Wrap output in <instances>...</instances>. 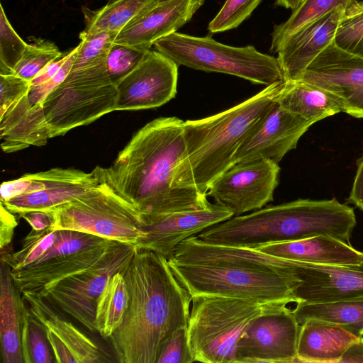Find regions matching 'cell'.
I'll return each instance as SVG.
<instances>
[{"mask_svg":"<svg viewBox=\"0 0 363 363\" xmlns=\"http://www.w3.org/2000/svg\"><path fill=\"white\" fill-rule=\"evenodd\" d=\"M167 262L191 296L216 295L262 304L297 301L294 261L256 249L211 244L193 235L179 244Z\"/></svg>","mask_w":363,"mask_h":363,"instance_id":"obj_1","label":"cell"},{"mask_svg":"<svg viewBox=\"0 0 363 363\" xmlns=\"http://www.w3.org/2000/svg\"><path fill=\"white\" fill-rule=\"evenodd\" d=\"M122 273L128 307L108 340L120 363H157L168 337L187 326L192 296L153 251L137 249Z\"/></svg>","mask_w":363,"mask_h":363,"instance_id":"obj_2","label":"cell"},{"mask_svg":"<svg viewBox=\"0 0 363 363\" xmlns=\"http://www.w3.org/2000/svg\"><path fill=\"white\" fill-rule=\"evenodd\" d=\"M184 148V121L157 118L133 135L113 165L101 167V174L144 214L204 207L210 203L206 195L174 187V172Z\"/></svg>","mask_w":363,"mask_h":363,"instance_id":"obj_3","label":"cell"},{"mask_svg":"<svg viewBox=\"0 0 363 363\" xmlns=\"http://www.w3.org/2000/svg\"><path fill=\"white\" fill-rule=\"evenodd\" d=\"M284 83L281 79L267 86L217 114L184 121L185 148L174 172V187L206 195L211 183L234 164L240 145Z\"/></svg>","mask_w":363,"mask_h":363,"instance_id":"obj_4","label":"cell"},{"mask_svg":"<svg viewBox=\"0 0 363 363\" xmlns=\"http://www.w3.org/2000/svg\"><path fill=\"white\" fill-rule=\"evenodd\" d=\"M270 304L216 295L192 296L187 339L194 362L235 363L239 339Z\"/></svg>","mask_w":363,"mask_h":363,"instance_id":"obj_5","label":"cell"},{"mask_svg":"<svg viewBox=\"0 0 363 363\" xmlns=\"http://www.w3.org/2000/svg\"><path fill=\"white\" fill-rule=\"evenodd\" d=\"M153 46L178 65L194 69L230 74L266 86L284 79L278 58L262 53L252 45L234 47L210 37L174 32Z\"/></svg>","mask_w":363,"mask_h":363,"instance_id":"obj_6","label":"cell"},{"mask_svg":"<svg viewBox=\"0 0 363 363\" xmlns=\"http://www.w3.org/2000/svg\"><path fill=\"white\" fill-rule=\"evenodd\" d=\"M74 200L53 211L55 230L69 229L137 245L145 237L142 212L102 177Z\"/></svg>","mask_w":363,"mask_h":363,"instance_id":"obj_7","label":"cell"},{"mask_svg":"<svg viewBox=\"0 0 363 363\" xmlns=\"http://www.w3.org/2000/svg\"><path fill=\"white\" fill-rule=\"evenodd\" d=\"M136 250L135 245L114 240L96 263L35 294L72 316L89 330L96 331L98 298L109 279L126 269Z\"/></svg>","mask_w":363,"mask_h":363,"instance_id":"obj_8","label":"cell"},{"mask_svg":"<svg viewBox=\"0 0 363 363\" xmlns=\"http://www.w3.org/2000/svg\"><path fill=\"white\" fill-rule=\"evenodd\" d=\"M116 97V86L109 78L65 80L43 104L50 138L115 111Z\"/></svg>","mask_w":363,"mask_h":363,"instance_id":"obj_9","label":"cell"},{"mask_svg":"<svg viewBox=\"0 0 363 363\" xmlns=\"http://www.w3.org/2000/svg\"><path fill=\"white\" fill-rule=\"evenodd\" d=\"M287 305L272 303L250 323L237 343L235 363L296 362L300 324Z\"/></svg>","mask_w":363,"mask_h":363,"instance_id":"obj_10","label":"cell"},{"mask_svg":"<svg viewBox=\"0 0 363 363\" xmlns=\"http://www.w3.org/2000/svg\"><path fill=\"white\" fill-rule=\"evenodd\" d=\"M279 164L267 159L236 163L216 179L206 195L234 216L263 208L274 199Z\"/></svg>","mask_w":363,"mask_h":363,"instance_id":"obj_11","label":"cell"},{"mask_svg":"<svg viewBox=\"0 0 363 363\" xmlns=\"http://www.w3.org/2000/svg\"><path fill=\"white\" fill-rule=\"evenodd\" d=\"M298 80L329 93L342 112L363 118V58L340 49L333 42L311 62Z\"/></svg>","mask_w":363,"mask_h":363,"instance_id":"obj_12","label":"cell"},{"mask_svg":"<svg viewBox=\"0 0 363 363\" xmlns=\"http://www.w3.org/2000/svg\"><path fill=\"white\" fill-rule=\"evenodd\" d=\"M179 65L157 51L149 50L141 62L116 84L115 111L161 106L177 94Z\"/></svg>","mask_w":363,"mask_h":363,"instance_id":"obj_13","label":"cell"},{"mask_svg":"<svg viewBox=\"0 0 363 363\" xmlns=\"http://www.w3.org/2000/svg\"><path fill=\"white\" fill-rule=\"evenodd\" d=\"M312 125L274 101L244 139L235 155L234 164L262 159L279 164L296 147L301 137Z\"/></svg>","mask_w":363,"mask_h":363,"instance_id":"obj_14","label":"cell"},{"mask_svg":"<svg viewBox=\"0 0 363 363\" xmlns=\"http://www.w3.org/2000/svg\"><path fill=\"white\" fill-rule=\"evenodd\" d=\"M233 216L230 210L216 202L183 211L142 213L145 237L138 242L136 247L153 251L168 259L179 244L186 238Z\"/></svg>","mask_w":363,"mask_h":363,"instance_id":"obj_15","label":"cell"},{"mask_svg":"<svg viewBox=\"0 0 363 363\" xmlns=\"http://www.w3.org/2000/svg\"><path fill=\"white\" fill-rule=\"evenodd\" d=\"M293 294L296 303L363 298V263L341 266L295 262Z\"/></svg>","mask_w":363,"mask_h":363,"instance_id":"obj_16","label":"cell"},{"mask_svg":"<svg viewBox=\"0 0 363 363\" xmlns=\"http://www.w3.org/2000/svg\"><path fill=\"white\" fill-rule=\"evenodd\" d=\"M21 294L30 313L44 328L57 363L109 362L94 341L62 318L45 298L30 292Z\"/></svg>","mask_w":363,"mask_h":363,"instance_id":"obj_17","label":"cell"},{"mask_svg":"<svg viewBox=\"0 0 363 363\" xmlns=\"http://www.w3.org/2000/svg\"><path fill=\"white\" fill-rule=\"evenodd\" d=\"M204 2L205 0H172L157 4L118 32L114 43L148 51L156 41L189 22Z\"/></svg>","mask_w":363,"mask_h":363,"instance_id":"obj_18","label":"cell"},{"mask_svg":"<svg viewBox=\"0 0 363 363\" xmlns=\"http://www.w3.org/2000/svg\"><path fill=\"white\" fill-rule=\"evenodd\" d=\"M40 173L45 188L2 202L9 211L20 216L28 211H53L74 200L100 181L99 167L91 173L60 167Z\"/></svg>","mask_w":363,"mask_h":363,"instance_id":"obj_19","label":"cell"},{"mask_svg":"<svg viewBox=\"0 0 363 363\" xmlns=\"http://www.w3.org/2000/svg\"><path fill=\"white\" fill-rule=\"evenodd\" d=\"M345 10L336 8L283 43L277 53L285 81L298 80L311 62L333 42Z\"/></svg>","mask_w":363,"mask_h":363,"instance_id":"obj_20","label":"cell"},{"mask_svg":"<svg viewBox=\"0 0 363 363\" xmlns=\"http://www.w3.org/2000/svg\"><path fill=\"white\" fill-rule=\"evenodd\" d=\"M256 250L279 258L307 264L358 266L363 263V252L354 248L350 242L327 235L269 244Z\"/></svg>","mask_w":363,"mask_h":363,"instance_id":"obj_21","label":"cell"},{"mask_svg":"<svg viewBox=\"0 0 363 363\" xmlns=\"http://www.w3.org/2000/svg\"><path fill=\"white\" fill-rule=\"evenodd\" d=\"M49 138L43 104L31 105L28 94L0 113V141L4 152L43 146Z\"/></svg>","mask_w":363,"mask_h":363,"instance_id":"obj_22","label":"cell"},{"mask_svg":"<svg viewBox=\"0 0 363 363\" xmlns=\"http://www.w3.org/2000/svg\"><path fill=\"white\" fill-rule=\"evenodd\" d=\"M359 338L336 324L308 320L300 325L296 362L339 363Z\"/></svg>","mask_w":363,"mask_h":363,"instance_id":"obj_23","label":"cell"},{"mask_svg":"<svg viewBox=\"0 0 363 363\" xmlns=\"http://www.w3.org/2000/svg\"><path fill=\"white\" fill-rule=\"evenodd\" d=\"M0 349L2 363H23L21 345L23 299L11 274L10 267L1 261Z\"/></svg>","mask_w":363,"mask_h":363,"instance_id":"obj_24","label":"cell"},{"mask_svg":"<svg viewBox=\"0 0 363 363\" xmlns=\"http://www.w3.org/2000/svg\"><path fill=\"white\" fill-rule=\"evenodd\" d=\"M275 101L285 110L313 124L342 112L329 93L301 80L285 81Z\"/></svg>","mask_w":363,"mask_h":363,"instance_id":"obj_25","label":"cell"},{"mask_svg":"<svg viewBox=\"0 0 363 363\" xmlns=\"http://www.w3.org/2000/svg\"><path fill=\"white\" fill-rule=\"evenodd\" d=\"M118 33L81 32L72 69L65 80H91L108 77L106 61Z\"/></svg>","mask_w":363,"mask_h":363,"instance_id":"obj_26","label":"cell"},{"mask_svg":"<svg viewBox=\"0 0 363 363\" xmlns=\"http://www.w3.org/2000/svg\"><path fill=\"white\" fill-rule=\"evenodd\" d=\"M293 313L300 325L308 320H319L340 325L357 337H363V298L298 302Z\"/></svg>","mask_w":363,"mask_h":363,"instance_id":"obj_27","label":"cell"},{"mask_svg":"<svg viewBox=\"0 0 363 363\" xmlns=\"http://www.w3.org/2000/svg\"><path fill=\"white\" fill-rule=\"evenodd\" d=\"M157 4V0H113L104 7L91 11L84 9V33L120 32L132 20Z\"/></svg>","mask_w":363,"mask_h":363,"instance_id":"obj_28","label":"cell"},{"mask_svg":"<svg viewBox=\"0 0 363 363\" xmlns=\"http://www.w3.org/2000/svg\"><path fill=\"white\" fill-rule=\"evenodd\" d=\"M128 303V287L122 272L116 273L100 294L96 308V331L108 339L121 325Z\"/></svg>","mask_w":363,"mask_h":363,"instance_id":"obj_29","label":"cell"},{"mask_svg":"<svg viewBox=\"0 0 363 363\" xmlns=\"http://www.w3.org/2000/svg\"><path fill=\"white\" fill-rule=\"evenodd\" d=\"M354 0H303L284 23L274 26L270 51L277 52L291 35L337 7L346 9Z\"/></svg>","mask_w":363,"mask_h":363,"instance_id":"obj_30","label":"cell"},{"mask_svg":"<svg viewBox=\"0 0 363 363\" xmlns=\"http://www.w3.org/2000/svg\"><path fill=\"white\" fill-rule=\"evenodd\" d=\"M21 345L23 363L56 362L44 328L30 313L24 300Z\"/></svg>","mask_w":363,"mask_h":363,"instance_id":"obj_31","label":"cell"},{"mask_svg":"<svg viewBox=\"0 0 363 363\" xmlns=\"http://www.w3.org/2000/svg\"><path fill=\"white\" fill-rule=\"evenodd\" d=\"M108 240L81 231L58 229L56 239L50 248L37 261L28 266L41 267L55 264L82 251L98 247Z\"/></svg>","mask_w":363,"mask_h":363,"instance_id":"obj_32","label":"cell"},{"mask_svg":"<svg viewBox=\"0 0 363 363\" xmlns=\"http://www.w3.org/2000/svg\"><path fill=\"white\" fill-rule=\"evenodd\" d=\"M57 230L52 226L43 230L31 231L24 238L18 251H1V261L6 263L11 270L32 264L42 257L53 245Z\"/></svg>","mask_w":363,"mask_h":363,"instance_id":"obj_33","label":"cell"},{"mask_svg":"<svg viewBox=\"0 0 363 363\" xmlns=\"http://www.w3.org/2000/svg\"><path fill=\"white\" fill-rule=\"evenodd\" d=\"M333 43L340 49L363 58V1L354 0L344 11Z\"/></svg>","mask_w":363,"mask_h":363,"instance_id":"obj_34","label":"cell"},{"mask_svg":"<svg viewBox=\"0 0 363 363\" xmlns=\"http://www.w3.org/2000/svg\"><path fill=\"white\" fill-rule=\"evenodd\" d=\"M65 54L53 42L33 38L13 74L30 82L45 67Z\"/></svg>","mask_w":363,"mask_h":363,"instance_id":"obj_35","label":"cell"},{"mask_svg":"<svg viewBox=\"0 0 363 363\" xmlns=\"http://www.w3.org/2000/svg\"><path fill=\"white\" fill-rule=\"evenodd\" d=\"M26 43L15 31L0 4V74H12L26 51Z\"/></svg>","mask_w":363,"mask_h":363,"instance_id":"obj_36","label":"cell"},{"mask_svg":"<svg viewBox=\"0 0 363 363\" xmlns=\"http://www.w3.org/2000/svg\"><path fill=\"white\" fill-rule=\"evenodd\" d=\"M262 0H226L223 6L208 23L212 33L237 28L248 18Z\"/></svg>","mask_w":363,"mask_h":363,"instance_id":"obj_37","label":"cell"},{"mask_svg":"<svg viewBox=\"0 0 363 363\" xmlns=\"http://www.w3.org/2000/svg\"><path fill=\"white\" fill-rule=\"evenodd\" d=\"M148 51L114 43L106 61L107 72L111 81L116 84L136 67Z\"/></svg>","mask_w":363,"mask_h":363,"instance_id":"obj_38","label":"cell"},{"mask_svg":"<svg viewBox=\"0 0 363 363\" xmlns=\"http://www.w3.org/2000/svg\"><path fill=\"white\" fill-rule=\"evenodd\" d=\"M194 358L187 339V326L176 330L165 342L157 363H191Z\"/></svg>","mask_w":363,"mask_h":363,"instance_id":"obj_39","label":"cell"},{"mask_svg":"<svg viewBox=\"0 0 363 363\" xmlns=\"http://www.w3.org/2000/svg\"><path fill=\"white\" fill-rule=\"evenodd\" d=\"M45 188V181L40 172L26 174L20 178L1 184V201L6 202L14 197L40 191Z\"/></svg>","mask_w":363,"mask_h":363,"instance_id":"obj_40","label":"cell"},{"mask_svg":"<svg viewBox=\"0 0 363 363\" xmlns=\"http://www.w3.org/2000/svg\"><path fill=\"white\" fill-rule=\"evenodd\" d=\"M77 50V46L69 52V57L64 65L51 79L44 83L30 87L28 97L31 105L43 104L48 95L65 81L72 69Z\"/></svg>","mask_w":363,"mask_h":363,"instance_id":"obj_41","label":"cell"},{"mask_svg":"<svg viewBox=\"0 0 363 363\" xmlns=\"http://www.w3.org/2000/svg\"><path fill=\"white\" fill-rule=\"evenodd\" d=\"M30 82L15 74H0V113L28 94Z\"/></svg>","mask_w":363,"mask_h":363,"instance_id":"obj_42","label":"cell"},{"mask_svg":"<svg viewBox=\"0 0 363 363\" xmlns=\"http://www.w3.org/2000/svg\"><path fill=\"white\" fill-rule=\"evenodd\" d=\"M14 213L9 211L1 202L0 211V247L1 251L6 250L10 245L14 228L18 225Z\"/></svg>","mask_w":363,"mask_h":363,"instance_id":"obj_43","label":"cell"},{"mask_svg":"<svg viewBox=\"0 0 363 363\" xmlns=\"http://www.w3.org/2000/svg\"><path fill=\"white\" fill-rule=\"evenodd\" d=\"M24 218L30 225L32 230H43L51 226L54 223L52 211H33L23 213L19 216Z\"/></svg>","mask_w":363,"mask_h":363,"instance_id":"obj_44","label":"cell"},{"mask_svg":"<svg viewBox=\"0 0 363 363\" xmlns=\"http://www.w3.org/2000/svg\"><path fill=\"white\" fill-rule=\"evenodd\" d=\"M347 202L363 211V157L358 163L357 169Z\"/></svg>","mask_w":363,"mask_h":363,"instance_id":"obj_45","label":"cell"},{"mask_svg":"<svg viewBox=\"0 0 363 363\" xmlns=\"http://www.w3.org/2000/svg\"><path fill=\"white\" fill-rule=\"evenodd\" d=\"M66 52L62 57L49 63L30 82V86L44 83L51 79L60 70L69 57Z\"/></svg>","mask_w":363,"mask_h":363,"instance_id":"obj_46","label":"cell"},{"mask_svg":"<svg viewBox=\"0 0 363 363\" xmlns=\"http://www.w3.org/2000/svg\"><path fill=\"white\" fill-rule=\"evenodd\" d=\"M342 362L363 363V337L347 348L339 362Z\"/></svg>","mask_w":363,"mask_h":363,"instance_id":"obj_47","label":"cell"},{"mask_svg":"<svg viewBox=\"0 0 363 363\" xmlns=\"http://www.w3.org/2000/svg\"><path fill=\"white\" fill-rule=\"evenodd\" d=\"M303 1V0H276V5L294 10Z\"/></svg>","mask_w":363,"mask_h":363,"instance_id":"obj_48","label":"cell"},{"mask_svg":"<svg viewBox=\"0 0 363 363\" xmlns=\"http://www.w3.org/2000/svg\"><path fill=\"white\" fill-rule=\"evenodd\" d=\"M157 4H161V3L169 1H172V0H157Z\"/></svg>","mask_w":363,"mask_h":363,"instance_id":"obj_49","label":"cell"}]
</instances>
